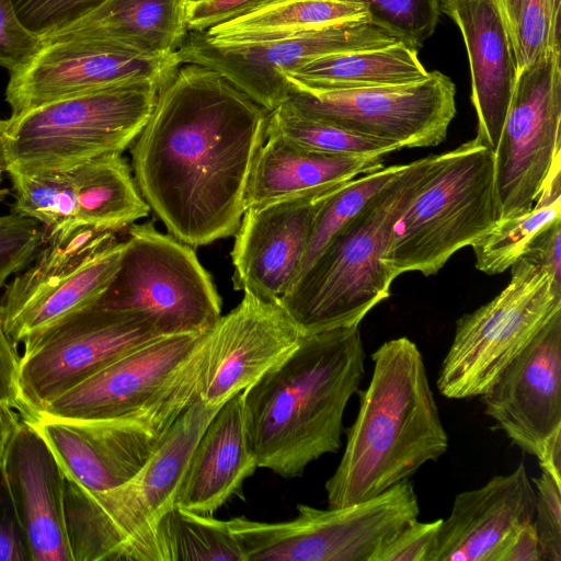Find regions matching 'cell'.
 I'll list each match as a JSON object with an SVG mask.
<instances>
[{"mask_svg":"<svg viewBox=\"0 0 561 561\" xmlns=\"http://www.w3.org/2000/svg\"><path fill=\"white\" fill-rule=\"evenodd\" d=\"M267 113L208 67L164 72L130 152L136 184L170 234L199 247L236 233Z\"/></svg>","mask_w":561,"mask_h":561,"instance_id":"6da1fadb","label":"cell"},{"mask_svg":"<svg viewBox=\"0 0 561 561\" xmlns=\"http://www.w3.org/2000/svg\"><path fill=\"white\" fill-rule=\"evenodd\" d=\"M359 325L304 335L280 364L243 391L259 468L296 478L341 447L343 416L364 377Z\"/></svg>","mask_w":561,"mask_h":561,"instance_id":"7a4b0ae2","label":"cell"},{"mask_svg":"<svg viewBox=\"0 0 561 561\" xmlns=\"http://www.w3.org/2000/svg\"><path fill=\"white\" fill-rule=\"evenodd\" d=\"M373 374L360 391L342 458L325 483L330 507L374 497L409 480L448 449V435L417 345L402 336L373 354Z\"/></svg>","mask_w":561,"mask_h":561,"instance_id":"3957f363","label":"cell"},{"mask_svg":"<svg viewBox=\"0 0 561 561\" xmlns=\"http://www.w3.org/2000/svg\"><path fill=\"white\" fill-rule=\"evenodd\" d=\"M444 153L410 163L329 240L279 299L304 335L359 325L389 297L396 278L383 263L394 224L431 180Z\"/></svg>","mask_w":561,"mask_h":561,"instance_id":"277c9868","label":"cell"},{"mask_svg":"<svg viewBox=\"0 0 561 561\" xmlns=\"http://www.w3.org/2000/svg\"><path fill=\"white\" fill-rule=\"evenodd\" d=\"M158 81L123 82L59 99L10 117L5 172L65 170L122 153L153 108Z\"/></svg>","mask_w":561,"mask_h":561,"instance_id":"5b68a950","label":"cell"},{"mask_svg":"<svg viewBox=\"0 0 561 561\" xmlns=\"http://www.w3.org/2000/svg\"><path fill=\"white\" fill-rule=\"evenodd\" d=\"M499 220L494 152L478 137L444 152L422 191L394 224L383 263L394 277L436 274Z\"/></svg>","mask_w":561,"mask_h":561,"instance_id":"8992f818","label":"cell"},{"mask_svg":"<svg viewBox=\"0 0 561 561\" xmlns=\"http://www.w3.org/2000/svg\"><path fill=\"white\" fill-rule=\"evenodd\" d=\"M287 522L228 519L245 561H376L420 506L410 480L368 500L321 510L297 505Z\"/></svg>","mask_w":561,"mask_h":561,"instance_id":"52a82bcc","label":"cell"},{"mask_svg":"<svg viewBox=\"0 0 561 561\" xmlns=\"http://www.w3.org/2000/svg\"><path fill=\"white\" fill-rule=\"evenodd\" d=\"M511 267L507 286L456 323L436 380L439 392L448 399L483 394L561 311V283L548 267L525 257Z\"/></svg>","mask_w":561,"mask_h":561,"instance_id":"ba28073f","label":"cell"},{"mask_svg":"<svg viewBox=\"0 0 561 561\" xmlns=\"http://www.w3.org/2000/svg\"><path fill=\"white\" fill-rule=\"evenodd\" d=\"M119 267L98 307L146 317L162 336L202 334L221 300L191 245L151 222L128 226Z\"/></svg>","mask_w":561,"mask_h":561,"instance_id":"9c48e42d","label":"cell"},{"mask_svg":"<svg viewBox=\"0 0 561 561\" xmlns=\"http://www.w3.org/2000/svg\"><path fill=\"white\" fill-rule=\"evenodd\" d=\"M124 247L115 231L91 227L47 234L34 261L7 285L0 299L8 336L22 343L96 304L119 267Z\"/></svg>","mask_w":561,"mask_h":561,"instance_id":"30bf717a","label":"cell"},{"mask_svg":"<svg viewBox=\"0 0 561 561\" xmlns=\"http://www.w3.org/2000/svg\"><path fill=\"white\" fill-rule=\"evenodd\" d=\"M161 336L139 313L93 305L26 337L19 362L22 415H36L47 402Z\"/></svg>","mask_w":561,"mask_h":561,"instance_id":"8fae6325","label":"cell"},{"mask_svg":"<svg viewBox=\"0 0 561 561\" xmlns=\"http://www.w3.org/2000/svg\"><path fill=\"white\" fill-rule=\"evenodd\" d=\"M288 99L302 114L404 148L437 146L456 115V87L438 70L417 82L345 90L307 87L288 77Z\"/></svg>","mask_w":561,"mask_h":561,"instance_id":"7c38bea8","label":"cell"},{"mask_svg":"<svg viewBox=\"0 0 561 561\" xmlns=\"http://www.w3.org/2000/svg\"><path fill=\"white\" fill-rule=\"evenodd\" d=\"M402 42L369 21H355L319 31L251 42H214L187 32L174 51L178 62L216 70L267 112L288 99L282 73L321 57L386 47Z\"/></svg>","mask_w":561,"mask_h":561,"instance_id":"4fadbf2b","label":"cell"},{"mask_svg":"<svg viewBox=\"0 0 561 561\" xmlns=\"http://www.w3.org/2000/svg\"><path fill=\"white\" fill-rule=\"evenodd\" d=\"M561 50L551 51L517 75L494 151L499 220L535 205L561 157Z\"/></svg>","mask_w":561,"mask_h":561,"instance_id":"5bb4252c","label":"cell"},{"mask_svg":"<svg viewBox=\"0 0 561 561\" xmlns=\"http://www.w3.org/2000/svg\"><path fill=\"white\" fill-rule=\"evenodd\" d=\"M202 335L152 340L47 402L36 415L79 420L144 416V409L201 381L207 355L198 342Z\"/></svg>","mask_w":561,"mask_h":561,"instance_id":"9a60e30c","label":"cell"},{"mask_svg":"<svg viewBox=\"0 0 561 561\" xmlns=\"http://www.w3.org/2000/svg\"><path fill=\"white\" fill-rule=\"evenodd\" d=\"M8 174L14 191L13 211L42 224L47 234L80 227L117 231L150 211L122 153L65 170Z\"/></svg>","mask_w":561,"mask_h":561,"instance_id":"2e32d148","label":"cell"},{"mask_svg":"<svg viewBox=\"0 0 561 561\" xmlns=\"http://www.w3.org/2000/svg\"><path fill=\"white\" fill-rule=\"evenodd\" d=\"M480 397L497 427L561 484V311Z\"/></svg>","mask_w":561,"mask_h":561,"instance_id":"e0dca14e","label":"cell"},{"mask_svg":"<svg viewBox=\"0 0 561 561\" xmlns=\"http://www.w3.org/2000/svg\"><path fill=\"white\" fill-rule=\"evenodd\" d=\"M176 62L174 54L141 56L100 38L44 41L26 65L10 73L5 101L14 117L59 99L123 82H159Z\"/></svg>","mask_w":561,"mask_h":561,"instance_id":"ac0fdd59","label":"cell"},{"mask_svg":"<svg viewBox=\"0 0 561 561\" xmlns=\"http://www.w3.org/2000/svg\"><path fill=\"white\" fill-rule=\"evenodd\" d=\"M302 337L279 302L244 291L240 304L207 332L201 399L208 407H222L280 364Z\"/></svg>","mask_w":561,"mask_h":561,"instance_id":"d6986e66","label":"cell"},{"mask_svg":"<svg viewBox=\"0 0 561 561\" xmlns=\"http://www.w3.org/2000/svg\"><path fill=\"white\" fill-rule=\"evenodd\" d=\"M28 419L48 444L65 477L92 491L113 489L130 480L173 424L154 416Z\"/></svg>","mask_w":561,"mask_h":561,"instance_id":"ffe728a7","label":"cell"},{"mask_svg":"<svg viewBox=\"0 0 561 561\" xmlns=\"http://www.w3.org/2000/svg\"><path fill=\"white\" fill-rule=\"evenodd\" d=\"M335 187L244 210L231 252L236 290L279 301L297 277L314 215Z\"/></svg>","mask_w":561,"mask_h":561,"instance_id":"44dd1931","label":"cell"},{"mask_svg":"<svg viewBox=\"0 0 561 561\" xmlns=\"http://www.w3.org/2000/svg\"><path fill=\"white\" fill-rule=\"evenodd\" d=\"M536 490L522 462L507 474L458 493L427 561H496L508 539L534 520Z\"/></svg>","mask_w":561,"mask_h":561,"instance_id":"7402d4cb","label":"cell"},{"mask_svg":"<svg viewBox=\"0 0 561 561\" xmlns=\"http://www.w3.org/2000/svg\"><path fill=\"white\" fill-rule=\"evenodd\" d=\"M1 469L31 561H72L65 519L66 477L31 419H20Z\"/></svg>","mask_w":561,"mask_h":561,"instance_id":"603a6c76","label":"cell"},{"mask_svg":"<svg viewBox=\"0 0 561 561\" xmlns=\"http://www.w3.org/2000/svg\"><path fill=\"white\" fill-rule=\"evenodd\" d=\"M220 408L206 405L198 394L163 434L142 468L108 490L110 504L124 531L146 549L159 551L158 524L175 504L192 453Z\"/></svg>","mask_w":561,"mask_h":561,"instance_id":"cb8c5ba5","label":"cell"},{"mask_svg":"<svg viewBox=\"0 0 561 561\" xmlns=\"http://www.w3.org/2000/svg\"><path fill=\"white\" fill-rule=\"evenodd\" d=\"M438 9L461 33L478 117L477 137L494 152L518 75L501 13L495 0H438Z\"/></svg>","mask_w":561,"mask_h":561,"instance_id":"d4e9b609","label":"cell"},{"mask_svg":"<svg viewBox=\"0 0 561 561\" xmlns=\"http://www.w3.org/2000/svg\"><path fill=\"white\" fill-rule=\"evenodd\" d=\"M256 468V458L248 439L241 391L217 411L198 439L175 505L211 515L239 492Z\"/></svg>","mask_w":561,"mask_h":561,"instance_id":"484cf974","label":"cell"},{"mask_svg":"<svg viewBox=\"0 0 561 561\" xmlns=\"http://www.w3.org/2000/svg\"><path fill=\"white\" fill-rule=\"evenodd\" d=\"M382 167V157L323 154L270 136L252 164L244 206L330 190Z\"/></svg>","mask_w":561,"mask_h":561,"instance_id":"4316f807","label":"cell"},{"mask_svg":"<svg viewBox=\"0 0 561 561\" xmlns=\"http://www.w3.org/2000/svg\"><path fill=\"white\" fill-rule=\"evenodd\" d=\"M185 1L106 0L78 23L44 41L100 38L141 56H172L187 34Z\"/></svg>","mask_w":561,"mask_h":561,"instance_id":"83f0119b","label":"cell"},{"mask_svg":"<svg viewBox=\"0 0 561 561\" xmlns=\"http://www.w3.org/2000/svg\"><path fill=\"white\" fill-rule=\"evenodd\" d=\"M365 20L371 21L370 14L367 7L360 3L268 0L255 3L201 34L214 42H251Z\"/></svg>","mask_w":561,"mask_h":561,"instance_id":"f1b7e54d","label":"cell"},{"mask_svg":"<svg viewBox=\"0 0 561 561\" xmlns=\"http://www.w3.org/2000/svg\"><path fill=\"white\" fill-rule=\"evenodd\" d=\"M430 71L419 49L404 43L330 55L282 73L307 87L322 90L393 87L425 79Z\"/></svg>","mask_w":561,"mask_h":561,"instance_id":"f546056e","label":"cell"},{"mask_svg":"<svg viewBox=\"0 0 561 561\" xmlns=\"http://www.w3.org/2000/svg\"><path fill=\"white\" fill-rule=\"evenodd\" d=\"M560 171L561 157L556 160L529 211L497 220L471 245L478 271L489 275L503 273L526 253L540 232L561 220Z\"/></svg>","mask_w":561,"mask_h":561,"instance_id":"4dcf8cb0","label":"cell"},{"mask_svg":"<svg viewBox=\"0 0 561 561\" xmlns=\"http://www.w3.org/2000/svg\"><path fill=\"white\" fill-rule=\"evenodd\" d=\"M160 561H245L228 520L173 505L157 527Z\"/></svg>","mask_w":561,"mask_h":561,"instance_id":"1f68e13d","label":"cell"},{"mask_svg":"<svg viewBox=\"0 0 561 561\" xmlns=\"http://www.w3.org/2000/svg\"><path fill=\"white\" fill-rule=\"evenodd\" d=\"M270 136L282 137L307 150L330 156L383 158L401 149L396 144L311 118L287 101L267 113L265 138Z\"/></svg>","mask_w":561,"mask_h":561,"instance_id":"d6a6232c","label":"cell"},{"mask_svg":"<svg viewBox=\"0 0 561 561\" xmlns=\"http://www.w3.org/2000/svg\"><path fill=\"white\" fill-rule=\"evenodd\" d=\"M403 167L404 164H394L360 174L336 186L324 197L314 215L296 279L316 260L333 234L388 184Z\"/></svg>","mask_w":561,"mask_h":561,"instance_id":"836d02e7","label":"cell"},{"mask_svg":"<svg viewBox=\"0 0 561 561\" xmlns=\"http://www.w3.org/2000/svg\"><path fill=\"white\" fill-rule=\"evenodd\" d=\"M508 33L517 72L538 58L561 50V0H495Z\"/></svg>","mask_w":561,"mask_h":561,"instance_id":"e575fe53","label":"cell"},{"mask_svg":"<svg viewBox=\"0 0 561 561\" xmlns=\"http://www.w3.org/2000/svg\"><path fill=\"white\" fill-rule=\"evenodd\" d=\"M263 1L268 0L259 2ZM339 1L364 4L374 23L389 30L402 42L417 49L434 34L440 15L438 0Z\"/></svg>","mask_w":561,"mask_h":561,"instance_id":"d590c367","label":"cell"},{"mask_svg":"<svg viewBox=\"0 0 561 561\" xmlns=\"http://www.w3.org/2000/svg\"><path fill=\"white\" fill-rule=\"evenodd\" d=\"M46 240L47 230L35 219L15 211L0 216V288L34 261Z\"/></svg>","mask_w":561,"mask_h":561,"instance_id":"8d00e7d4","label":"cell"},{"mask_svg":"<svg viewBox=\"0 0 561 561\" xmlns=\"http://www.w3.org/2000/svg\"><path fill=\"white\" fill-rule=\"evenodd\" d=\"M20 23L44 41L78 23L106 0H11Z\"/></svg>","mask_w":561,"mask_h":561,"instance_id":"74e56055","label":"cell"},{"mask_svg":"<svg viewBox=\"0 0 561 561\" xmlns=\"http://www.w3.org/2000/svg\"><path fill=\"white\" fill-rule=\"evenodd\" d=\"M536 505L534 526L542 561H561V484L541 470L534 479Z\"/></svg>","mask_w":561,"mask_h":561,"instance_id":"f35d334b","label":"cell"},{"mask_svg":"<svg viewBox=\"0 0 561 561\" xmlns=\"http://www.w3.org/2000/svg\"><path fill=\"white\" fill-rule=\"evenodd\" d=\"M42 45L18 20L11 0H0V67L10 73L21 69Z\"/></svg>","mask_w":561,"mask_h":561,"instance_id":"ab89813d","label":"cell"},{"mask_svg":"<svg viewBox=\"0 0 561 561\" xmlns=\"http://www.w3.org/2000/svg\"><path fill=\"white\" fill-rule=\"evenodd\" d=\"M442 518L411 522L382 549L376 561H427Z\"/></svg>","mask_w":561,"mask_h":561,"instance_id":"60d3db41","label":"cell"},{"mask_svg":"<svg viewBox=\"0 0 561 561\" xmlns=\"http://www.w3.org/2000/svg\"><path fill=\"white\" fill-rule=\"evenodd\" d=\"M0 561H31L28 543L0 467Z\"/></svg>","mask_w":561,"mask_h":561,"instance_id":"b9f144b4","label":"cell"},{"mask_svg":"<svg viewBox=\"0 0 561 561\" xmlns=\"http://www.w3.org/2000/svg\"><path fill=\"white\" fill-rule=\"evenodd\" d=\"M260 0H186L187 32L202 33L238 14Z\"/></svg>","mask_w":561,"mask_h":561,"instance_id":"7bdbcfd3","label":"cell"},{"mask_svg":"<svg viewBox=\"0 0 561 561\" xmlns=\"http://www.w3.org/2000/svg\"><path fill=\"white\" fill-rule=\"evenodd\" d=\"M19 362L16 344L8 336L0 321V404L21 412Z\"/></svg>","mask_w":561,"mask_h":561,"instance_id":"ee69618b","label":"cell"},{"mask_svg":"<svg viewBox=\"0 0 561 561\" xmlns=\"http://www.w3.org/2000/svg\"><path fill=\"white\" fill-rule=\"evenodd\" d=\"M522 257L548 267L561 283V220L540 232Z\"/></svg>","mask_w":561,"mask_h":561,"instance_id":"f6af8a7d","label":"cell"},{"mask_svg":"<svg viewBox=\"0 0 561 561\" xmlns=\"http://www.w3.org/2000/svg\"><path fill=\"white\" fill-rule=\"evenodd\" d=\"M496 561H542L534 523L522 526L505 543Z\"/></svg>","mask_w":561,"mask_h":561,"instance_id":"bcb514c9","label":"cell"},{"mask_svg":"<svg viewBox=\"0 0 561 561\" xmlns=\"http://www.w3.org/2000/svg\"><path fill=\"white\" fill-rule=\"evenodd\" d=\"M19 421L20 419L14 408L0 404V467Z\"/></svg>","mask_w":561,"mask_h":561,"instance_id":"7dc6e473","label":"cell"},{"mask_svg":"<svg viewBox=\"0 0 561 561\" xmlns=\"http://www.w3.org/2000/svg\"><path fill=\"white\" fill-rule=\"evenodd\" d=\"M9 119L0 118V163L4 164L3 160V137L8 127Z\"/></svg>","mask_w":561,"mask_h":561,"instance_id":"c3c4849f","label":"cell"},{"mask_svg":"<svg viewBox=\"0 0 561 561\" xmlns=\"http://www.w3.org/2000/svg\"><path fill=\"white\" fill-rule=\"evenodd\" d=\"M3 172H5L4 164H3V163H0V184H1V182H2ZM4 194H5V191H2V190L0 188V199L4 196Z\"/></svg>","mask_w":561,"mask_h":561,"instance_id":"681fc988","label":"cell"}]
</instances>
